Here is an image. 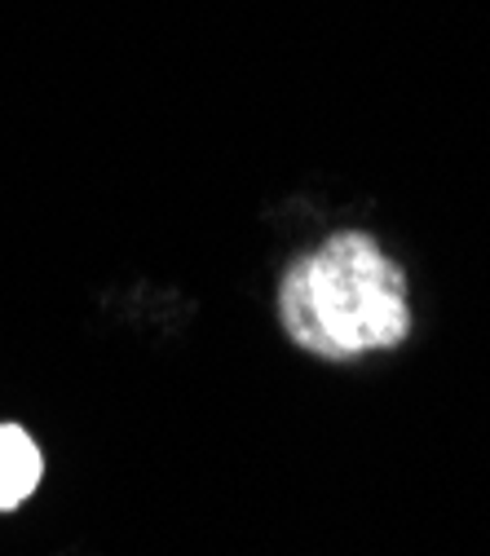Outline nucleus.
I'll list each match as a JSON object with an SVG mask.
<instances>
[{
  "mask_svg": "<svg viewBox=\"0 0 490 556\" xmlns=\"http://www.w3.org/2000/svg\"><path fill=\"white\" fill-rule=\"evenodd\" d=\"M274 318L297 354L331 367L398 354L415 336L411 274L380 235L344 226L284 265Z\"/></svg>",
  "mask_w": 490,
  "mask_h": 556,
  "instance_id": "1",
  "label": "nucleus"
},
{
  "mask_svg": "<svg viewBox=\"0 0 490 556\" xmlns=\"http://www.w3.org/2000/svg\"><path fill=\"white\" fill-rule=\"evenodd\" d=\"M49 459L23 420H0V513H18L45 485Z\"/></svg>",
  "mask_w": 490,
  "mask_h": 556,
  "instance_id": "2",
  "label": "nucleus"
}]
</instances>
